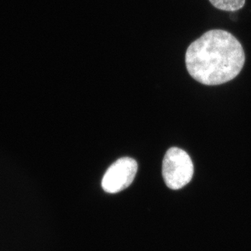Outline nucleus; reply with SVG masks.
Masks as SVG:
<instances>
[{"instance_id": "7ed1b4c3", "label": "nucleus", "mask_w": 251, "mask_h": 251, "mask_svg": "<svg viewBox=\"0 0 251 251\" xmlns=\"http://www.w3.org/2000/svg\"><path fill=\"white\" fill-rule=\"evenodd\" d=\"M138 171V163L133 158L124 157L115 161L104 175L102 188L108 193H117L128 188Z\"/></svg>"}, {"instance_id": "f03ea898", "label": "nucleus", "mask_w": 251, "mask_h": 251, "mask_svg": "<svg viewBox=\"0 0 251 251\" xmlns=\"http://www.w3.org/2000/svg\"><path fill=\"white\" fill-rule=\"evenodd\" d=\"M194 167L192 160L186 151L178 148L167 151L163 161V179L168 188L179 190L192 179Z\"/></svg>"}, {"instance_id": "f257e3e1", "label": "nucleus", "mask_w": 251, "mask_h": 251, "mask_svg": "<svg viewBox=\"0 0 251 251\" xmlns=\"http://www.w3.org/2000/svg\"><path fill=\"white\" fill-rule=\"evenodd\" d=\"M185 60L195 80L206 85H218L239 75L245 63V53L231 33L212 29L188 46Z\"/></svg>"}, {"instance_id": "20e7f679", "label": "nucleus", "mask_w": 251, "mask_h": 251, "mask_svg": "<svg viewBox=\"0 0 251 251\" xmlns=\"http://www.w3.org/2000/svg\"><path fill=\"white\" fill-rule=\"evenodd\" d=\"M211 4L218 9L226 11H235L242 9L246 0H209Z\"/></svg>"}]
</instances>
